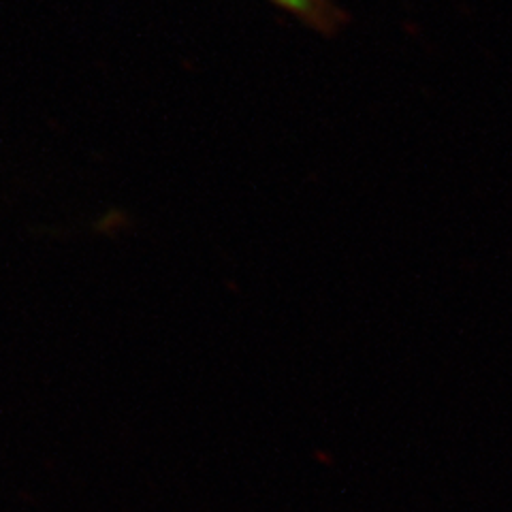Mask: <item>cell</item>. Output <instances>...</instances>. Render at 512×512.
Returning <instances> with one entry per match:
<instances>
[{"mask_svg": "<svg viewBox=\"0 0 512 512\" xmlns=\"http://www.w3.org/2000/svg\"><path fill=\"white\" fill-rule=\"evenodd\" d=\"M269 3L320 35H335L346 24V13L331 0H269Z\"/></svg>", "mask_w": 512, "mask_h": 512, "instance_id": "cell-1", "label": "cell"}]
</instances>
